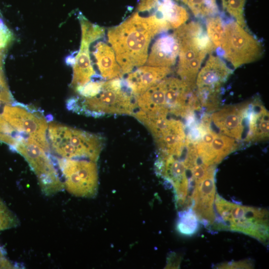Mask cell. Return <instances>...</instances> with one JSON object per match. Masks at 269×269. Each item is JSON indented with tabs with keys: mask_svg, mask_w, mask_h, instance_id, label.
I'll use <instances>...</instances> for the list:
<instances>
[{
	"mask_svg": "<svg viewBox=\"0 0 269 269\" xmlns=\"http://www.w3.org/2000/svg\"><path fill=\"white\" fill-rule=\"evenodd\" d=\"M1 116L24 138L32 140L45 151L49 150V144L46 135L47 122L37 111L16 103L5 105Z\"/></svg>",
	"mask_w": 269,
	"mask_h": 269,
	"instance_id": "8",
	"label": "cell"
},
{
	"mask_svg": "<svg viewBox=\"0 0 269 269\" xmlns=\"http://www.w3.org/2000/svg\"><path fill=\"white\" fill-rule=\"evenodd\" d=\"M220 47L223 57L234 68L257 61L264 54L261 42L236 21L224 25Z\"/></svg>",
	"mask_w": 269,
	"mask_h": 269,
	"instance_id": "6",
	"label": "cell"
},
{
	"mask_svg": "<svg viewBox=\"0 0 269 269\" xmlns=\"http://www.w3.org/2000/svg\"><path fill=\"white\" fill-rule=\"evenodd\" d=\"M253 267V263L248 260L223 263L216 266L217 269H252Z\"/></svg>",
	"mask_w": 269,
	"mask_h": 269,
	"instance_id": "30",
	"label": "cell"
},
{
	"mask_svg": "<svg viewBox=\"0 0 269 269\" xmlns=\"http://www.w3.org/2000/svg\"><path fill=\"white\" fill-rule=\"evenodd\" d=\"M199 227V221L191 208L179 211L176 228L180 234L192 236L197 232Z\"/></svg>",
	"mask_w": 269,
	"mask_h": 269,
	"instance_id": "22",
	"label": "cell"
},
{
	"mask_svg": "<svg viewBox=\"0 0 269 269\" xmlns=\"http://www.w3.org/2000/svg\"><path fill=\"white\" fill-rule=\"evenodd\" d=\"M171 72L170 67L140 66L128 74L124 80L136 97L167 77Z\"/></svg>",
	"mask_w": 269,
	"mask_h": 269,
	"instance_id": "14",
	"label": "cell"
},
{
	"mask_svg": "<svg viewBox=\"0 0 269 269\" xmlns=\"http://www.w3.org/2000/svg\"><path fill=\"white\" fill-rule=\"evenodd\" d=\"M90 45L81 41L79 51L75 57L71 86L76 91L90 82L95 75L90 56Z\"/></svg>",
	"mask_w": 269,
	"mask_h": 269,
	"instance_id": "19",
	"label": "cell"
},
{
	"mask_svg": "<svg viewBox=\"0 0 269 269\" xmlns=\"http://www.w3.org/2000/svg\"><path fill=\"white\" fill-rule=\"evenodd\" d=\"M64 177V186L73 195L94 197L98 188V169L96 162L81 159H57Z\"/></svg>",
	"mask_w": 269,
	"mask_h": 269,
	"instance_id": "9",
	"label": "cell"
},
{
	"mask_svg": "<svg viewBox=\"0 0 269 269\" xmlns=\"http://www.w3.org/2000/svg\"><path fill=\"white\" fill-rule=\"evenodd\" d=\"M26 160L36 175L46 195H52L64 187L55 167L53 158L39 145L28 139L18 141L14 149Z\"/></svg>",
	"mask_w": 269,
	"mask_h": 269,
	"instance_id": "7",
	"label": "cell"
},
{
	"mask_svg": "<svg viewBox=\"0 0 269 269\" xmlns=\"http://www.w3.org/2000/svg\"><path fill=\"white\" fill-rule=\"evenodd\" d=\"M148 14L142 15L136 11L108 30V42L123 75L145 63L151 39L165 31L163 24L155 15Z\"/></svg>",
	"mask_w": 269,
	"mask_h": 269,
	"instance_id": "1",
	"label": "cell"
},
{
	"mask_svg": "<svg viewBox=\"0 0 269 269\" xmlns=\"http://www.w3.org/2000/svg\"><path fill=\"white\" fill-rule=\"evenodd\" d=\"M250 101L224 107L216 111L206 124L216 130V133L235 139H245L248 131ZM245 140V139H244Z\"/></svg>",
	"mask_w": 269,
	"mask_h": 269,
	"instance_id": "10",
	"label": "cell"
},
{
	"mask_svg": "<svg viewBox=\"0 0 269 269\" xmlns=\"http://www.w3.org/2000/svg\"><path fill=\"white\" fill-rule=\"evenodd\" d=\"M2 59L0 58V101L11 104L13 98L9 91L2 69Z\"/></svg>",
	"mask_w": 269,
	"mask_h": 269,
	"instance_id": "28",
	"label": "cell"
},
{
	"mask_svg": "<svg viewBox=\"0 0 269 269\" xmlns=\"http://www.w3.org/2000/svg\"><path fill=\"white\" fill-rule=\"evenodd\" d=\"M223 9L235 21L243 27L247 24L244 14V7L247 0H219Z\"/></svg>",
	"mask_w": 269,
	"mask_h": 269,
	"instance_id": "24",
	"label": "cell"
},
{
	"mask_svg": "<svg viewBox=\"0 0 269 269\" xmlns=\"http://www.w3.org/2000/svg\"><path fill=\"white\" fill-rule=\"evenodd\" d=\"M75 57L74 54L69 55L66 58L65 62L67 65L73 66L75 62Z\"/></svg>",
	"mask_w": 269,
	"mask_h": 269,
	"instance_id": "32",
	"label": "cell"
},
{
	"mask_svg": "<svg viewBox=\"0 0 269 269\" xmlns=\"http://www.w3.org/2000/svg\"><path fill=\"white\" fill-rule=\"evenodd\" d=\"M224 30V25L220 16L215 15L207 17L206 32L214 50L221 46Z\"/></svg>",
	"mask_w": 269,
	"mask_h": 269,
	"instance_id": "23",
	"label": "cell"
},
{
	"mask_svg": "<svg viewBox=\"0 0 269 269\" xmlns=\"http://www.w3.org/2000/svg\"><path fill=\"white\" fill-rule=\"evenodd\" d=\"M269 137V112L259 99L251 101L248 131L245 141H258Z\"/></svg>",
	"mask_w": 269,
	"mask_h": 269,
	"instance_id": "16",
	"label": "cell"
},
{
	"mask_svg": "<svg viewBox=\"0 0 269 269\" xmlns=\"http://www.w3.org/2000/svg\"><path fill=\"white\" fill-rule=\"evenodd\" d=\"M186 5L196 17H208L218 12L217 0H176Z\"/></svg>",
	"mask_w": 269,
	"mask_h": 269,
	"instance_id": "21",
	"label": "cell"
},
{
	"mask_svg": "<svg viewBox=\"0 0 269 269\" xmlns=\"http://www.w3.org/2000/svg\"><path fill=\"white\" fill-rule=\"evenodd\" d=\"M237 142L233 138L217 134L212 142L198 156L206 165L215 166L237 149Z\"/></svg>",
	"mask_w": 269,
	"mask_h": 269,
	"instance_id": "18",
	"label": "cell"
},
{
	"mask_svg": "<svg viewBox=\"0 0 269 269\" xmlns=\"http://www.w3.org/2000/svg\"><path fill=\"white\" fill-rule=\"evenodd\" d=\"M13 34L0 18V51L4 52L13 40Z\"/></svg>",
	"mask_w": 269,
	"mask_h": 269,
	"instance_id": "29",
	"label": "cell"
},
{
	"mask_svg": "<svg viewBox=\"0 0 269 269\" xmlns=\"http://www.w3.org/2000/svg\"><path fill=\"white\" fill-rule=\"evenodd\" d=\"M135 99L125 80L115 78L104 81L97 95L89 98H70L67 106L70 110L95 117L131 115L136 108Z\"/></svg>",
	"mask_w": 269,
	"mask_h": 269,
	"instance_id": "3",
	"label": "cell"
},
{
	"mask_svg": "<svg viewBox=\"0 0 269 269\" xmlns=\"http://www.w3.org/2000/svg\"><path fill=\"white\" fill-rule=\"evenodd\" d=\"M48 139L54 152L66 159H83L97 161L104 145L98 134L51 123L48 127Z\"/></svg>",
	"mask_w": 269,
	"mask_h": 269,
	"instance_id": "5",
	"label": "cell"
},
{
	"mask_svg": "<svg viewBox=\"0 0 269 269\" xmlns=\"http://www.w3.org/2000/svg\"><path fill=\"white\" fill-rule=\"evenodd\" d=\"M92 53L103 79L109 80L122 78L123 75L122 69L112 47L106 42L100 41L94 45Z\"/></svg>",
	"mask_w": 269,
	"mask_h": 269,
	"instance_id": "17",
	"label": "cell"
},
{
	"mask_svg": "<svg viewBox=\"0 0 269 269\" xmlns=\"http://www.w3.org/2000/svg\"><path fill=\"white\" fill-rule=\"evenodd\" d=\"M214 207L215 218L210 228L241 232L268 244L269 212L267 209L232 203L218 194Z\"/></svg>",
	"mask_w": 269,
	"mask_h": 269,
	"instance_id": "2",
	"label": "cell"
},
{
	"mask_svg": "<svg viewBox=\"0 0 269 269\" xmlns=\"http://www.w3.org/2000/svg\"><path fill=\"white\" fill-rule=\"evenodd\" d=\"M178 53L179 44L173 33L161 35L152 44L145 63L150 66L171 68L175 64Z\"/></svg>",
	"mask_w": 269,
	"mask_h": 269,
	"instance_id": "15",
	"label": "cell"
},
{
	"mask_svg": "<svg viewBox=\"0 0 269 269\" xmlns=\"http://www.w3.org/2000/svg\"><path fill=\"white\" fill-rule=\"evenodd\" d=\"M153 12L163 19L169 29H177L186 23L189 14L185 7L179 5L173 0H158Z\"/></svg>",
	"mask_w": 269,
	"mask_h": 269,
	"instance_id": "20",
	"label": "cell"
},
{
	"mask_svg": "<svg viewBox=\"0 0 269 269\" xmlns=\"http://www.w3.org/2000/svg\"><path fill=\"white\" fill-rule=\"evenodd\" d=\"M3 252L1 247H0V269L3 267L6 260Z\"/></svg>",
	"mask_w": 269,
	"mask_h": 269,
	"instance_id": "33",
	"label": "cell"
},
{
	"mask_svg": "<svg viewBox=\"0 0 269 269\" xmlns=\"http://www.w3.org/2000/svg\"><path fill=\"white\" fill-rule=\"evenodd\" d=\"M173 34L179 44L176 73L190 88H196V79L203 61L214 50L202 25L197 21L186 23Z\"/></svg>",
	"mask_w": 269,
	"mask_h": 269,
	"instance_id": "4",
	"label": "cell"
},
{
	"mask_svg": "<svg viewBox=\"0 0 269 269\" xmlns=\"http://www.w3.org/2000/svg\"><path fill=\"white\" fill-rule=\"evenodd\" d=\"M79 20L82 29L81 41L90 44L104 36L105 30L103 27L92 23L82 15L79 16Z\"/></svg>",
	"mask_w": 269,
	"mask_h": 269,
	"instance_id": "25",
	"label": "cell"
},
{
	"mask_svg": "<svg viewBox=\"0 0 269 269\" xmlns=\"http://www.w3.org/2000/svg\"><path fill=\"white\" fill-rule=\"evenodd\" d=\"M10 128L8 124L4 120L2 116L0 115V133H8Z\"/></svg>",
	"mask_w": 269,
	"mask_h": 269,
	"instance_id": "31",
	"label": "cell"
},
{
	"mask_svg": "<svg viewBox=\"0 0 269 269\" xmlns=\"http://www.w3.org/2000/svg\"><path fill=\"white\" fill-rule=\"evenodd\" d=\"M18 220L0 198V231L16 227Z\"/></svg>",
	"mask_w": 269,
	"mask_h": 269,
	"instance_id": "26",
	"label": "cell"
},
{
	"mask_svg": "<svg viewBox=\"0 0 269 269\" xmlns=\"http://www.w3.org/2000/svg\"><path fill=\"white\" fill-rule=\"evenodd\" d=\"M152 136L159 155L179 154L186 140L183 124L179 120L173 118L165 127Z\"/></svg>",
	"mask_w": 269,
	"mask_h": 269,
	"instance_id": "13",
	"label": "cell"
},
{
	"mask_svg": "<svg viewBox=\"0 0 269 269\" xmlns=\"http://www.w3.org/2000/svg\"><path fill=\"white\" fill-rule=\"evenodd\" d=\"M215 172V166H213L197 185L192 199L191 209L199 222L206 227H210L215 218L214 208L216 196Z\"/></svg>",
	"mask_w": 269,
	"mask_h": 269,
	"instance_id": "11",
	"label": "cell"
},
{
	"mask_svg": "<svg viewBox=\"0 0 269 269\" xmlns=\"http://www.w3.org/2000/svg\"><path fill=\"white\" fill-rule=\"evenodd\" d=\"M232 72V70L219 56L210 54L197 74L196 88L220 90Z\"/></svg>",
	"mask_w": 269,
	"mask_h": 269,
	"instance_id": "12",
	"label": "cell"
},
{
	"mask_svg": "<svg viewBox=\"0 0 269 269\" xmlns=\"http://www.w3.org/2000/svg\"><path fill=\"white\" fill-rule=\"evenodd\" d=\"M103 82V81L100 80H92L76 91L82 98L92 97L100 92Z\"/></svg>",
	"mask_w": 269,
	"mask_h": 269,
	"instance_id": "27",
	"label": "cell"
}]
</instances>
